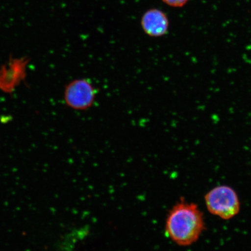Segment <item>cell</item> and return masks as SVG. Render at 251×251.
<instances>
[{
	"label": "cell",
	"instance_id": "obj_1",
	"mask_svg": "<svg viewBox=\"0 0 251 251\" xmlns=\"http://www.w3.org/2000/svg\"><path fill=\"white\" fill-rule=\"evenodd\" d=\"M204 228L203 215L199 207L195 203L181 200L168 212L165 233L178 246H188L196 242Z\"/></svg>",
	"mask_w": 251,
	"mask_h": 251
},
{
	"label": "cell",
	"instance_id": "obj_3",
	"mask_svg": "<svg viewBox=\"0 0 251 251\" xmlns=\"http://www.w3.org/2000/svg\"><path fill=\"white\" fill-rule=\"evenodd\" d=\"M98 90L89 78H77L65 87L64 100L69 107L76 111H87L92 107Z\"/></svg>",
	"mask_w": 251,
	"mask_h": 251
},
{
	"label": "cell",
	"instance_id": "obj_4",
	"mask_svg": "<svg viewBox=\"0 0 251 251\" xmlns=\"http://www.w3.org/2000/svg\"><path fill=\"white\" fill-rule=\"evenodd\" d=\"M29 59L26 57L11 58L0 69V90L7 93L14 92L26 76Z\"/></svg>",
	"mask_w": 251,
	"mask_h": 251
},
{
	"label": "cell",
	"instance_id": "obj_5",
	"mask_svg": "<svg viewBox=\"0 0 251 251\" xmlns=\"http://www.w3.org/2000/svg\"><path fill=\"white\" fill-rule=\"evenodd\" d=\"M141 23L144 32L152 37L164 36L169 26L167 16L158 9L147 11L141 18Z\"/></svg>",
	"mask_w": 251,
	"mask_h": 251
},
{
	"label": "cell",
	"instance_id": "obj_2",
	"mask_svg": "<svg viewBox=\"0 0 251 251\" xmlns=\"http://www.w3.org/2000/svg\"><path fill=\"white\" fill-rule=\"evenodd\" d=\"M205 203L210 213L223 219H230L240 210L239 199L233 188L226 186L216 187L206 194Z\"/></svg>",
	"mask_w": 251,
	"mask_h": 251
},
{
	"label": "cell",
	"instance_id": "obj_6",
	"mask_svg": "<svg viewBox=\"0 0 251 251\" xmlns=\"http://www.w3.org/2000/svg\"><path fill=\"white\" fill-rule=\"evenodd\" d=\"M162 1L171 7L181 8L186 5L189 0H162Z\"/></svg>",
	"mask_w": 251,
	"mask_h": 251
}]
</instances>
